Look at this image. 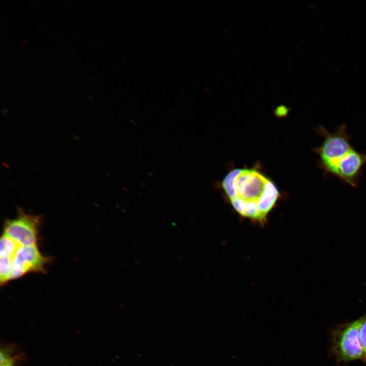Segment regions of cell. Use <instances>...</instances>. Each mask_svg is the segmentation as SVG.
I'll return each instance as SVG.
<instances>
[{"instance_id": "cell-1", "label": "cell", "mask_w": 366, "mask_h": 366, "mask_svg": "<svg viewBox=\"0 0 366 366\" xmlns=\"http://www.w3.org/2000/svg\"><path fill=\"white\" fill-rule=\"evenodd\" d=\"M315 130L323 138L320 146L313 148L319 158L318 166L324 177L332 175L337 164L353 148L351 143L352 136L347 133L345 124L338 126L333 132L322 125H319Z\"/></svg>"}, {"instance_id": "cell-2", "label": "cell", "mask_w": 366, "mask_h": 366, "mask_svg": "<svg viewBox=\"0 0 366 366\" xmlns=\"http://www.w3.org/2000/svg\"><path fill=\"white\" fill-rule=\"evenodd\" d=\"M361 316L334 327L330 332L329 352L338 363L362 360V349L359 338Z\"/></svg>"}, {"instance_id": "cell-3", "label": "cell", "mask_w": 366, "mask_h": 366, "mask_svg": "<svg viewBox=\"0 0 366 366\" xmlns=\"http://www.w3.org/2000/svg\"><path fill=\"white\" fill-rule=\"evenodd\" d=\"M41 221V217L27 214L19 208L17 217L5 222L4 234L21 246L37 245Z\"/></svg>"}, {"instance_id": "cell-4", "label": "cell", "mask_w": 366, "mask_h": 366, "mask_svg": "<svg viewBox=\"0 0 366 366\" xmlns=\"http://www.w3.org/2000/svg\"><path fill=\"white\" fill-rule=\"evenodd\" d=\"M269 179L256 169L237 168L234 180L235 198L258 204Z\"/></svg>"}, {"instance_id": "cell-5", "label": "cell", "mask_w": 366, "mask_h": 366, "mask_svg": "<svg viewBox=\"0 0 366 366\" xmlns=\"http://www.w3.org/2000/svg\"><path fill=\"white\" fill-rule=\"evenodd\" d=\"M50 260L48 257L42 255L37 245L21 246L13 262L11 280L29 272H45Z\"/></svg>"}, {"instance_id": "cell-6", "label": "cell", "mask_w": 366, "mask_h": 366, "mask_svg": "<svg viewBox=\"0 0 366 366\" xmlns=\"http://www.w3.org/2000/svg\"><path fill=\"white\" fill-rule=\"evenodd\" d=\"M366 165V154L354 147L336 165L332 176L342 182L357 188L362 177V170Z\"/></svg>"}, {"instance_id": "cell-7", "label": "cell", "mask_w": 366, "mask_h": 366, "mask_svg": "<svg viewBox=\"0 0 366 366\" xmlns=\"http://www.w3.org/2000/svg\"><path fill=\"white\" fill-rule=\"evenodd\" d=\"M280 196L276 185L269 179L267 182L265 191L258 202V209L263 220H266L268 213L274 206Z\"/></svg>"}, {"instance_id": "cell-8", "label": "cell", "mask_w": 366, "mask_h": 366, "mask_svg": "<svg viewBox=\"0 0 366 366\" xmlns=\"http://www.w3.org/2000/svg\"><path fill=\"white\" fill-rule=\"evenodd\" d=\"M232 207L240 216L264 223L260 215L258 204L256 202L247 201L238 198L230 200Z\"/></svg>"}, {"instance_id": "cell-9", "label": "cell", "mask_w": 366, "mask_h": 366, "mask_svg": "<svg viewBox=\"0 0 366 366\" xmlns=\"http://www.w3.org/2000/svg\"><path fill=\"white\" fill-rule=\"evenodd\" d=\"M20 247L15 240L3 234L1 238L0 257L15 258Z\"/></svg>"}, {"instance_id": "cell-10", "label": "cell", "mask_w": 366, "mask_h": 366, "mask_svg": "<svg viewBox=\"0 0 366 366\" xmlns=\"http://www.w3.org/2000/svg\"><path fill=\"white\" fill-rule=\"evenodd\" d=\"M17 347L13 344H4L1 345L0 352V363L10 359L12 357L19 354Z\"/></svg>"}, {"instance_id": "cell-11", "label": "cell", "mask_w": 366, "mask_h": 366, "mask_svg": "<svg viewBox=\"0 0 366 366\" xmlns=\"http://www.w3.org/2000/svg\"><path fill=\"white\" fill-rule=\"evenodd\" d=\"M359 338L362 349V361L366 364V313L361 316Z\"/></svg>"}, {"instance_id": "cell-12", "label": "cell", "mask_w": 366, "mask_h": 366, "mask_svg": "<svg viewBox=\"0 0 366 366\" xmlns=\"http://www.w3.org/2000/svg\"><path fill=\"white\" fill-rule=\"evenodd\" d=\"M24 358V354L20 353L10 359L7 360L4 362L0 363L1 366H15L18 362L23 360Z\"/></svg>"}]
</instances>
